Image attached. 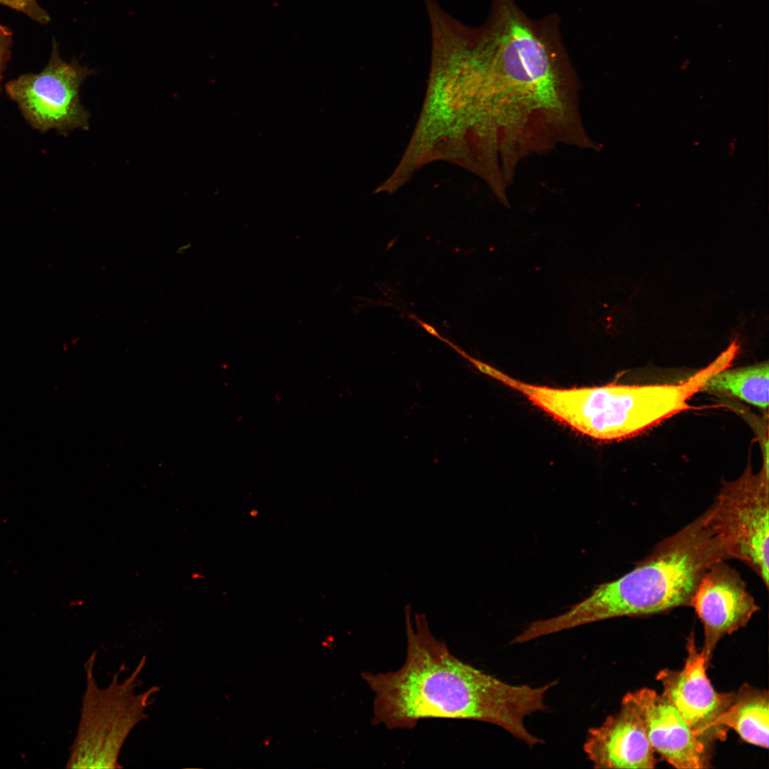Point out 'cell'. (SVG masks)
<instances>
[{
  "label": "cell",
  "mask_w": 769,
  "mask_h": 769,
  "mask_svg": "<svg viewBox=\"0 0 769 769\" xmlns=\"http://www.w3.org/2000/svg\"><path fill=\"white\" fill-rule=\"evenodd\" d=\"M95 73L75 57L63 61L53 40L46 66L40 73L9 81L5 92L33 129L41 133L54 130L66 137L75 130L89 128L90 114L81 103L80 88Z\"/></svg>",
  "instance_id": "5"
},
{
  "label": "cell",
  "mask_w": 769,
  "mask_h": 769,
  "mask_svg": "<svg viewBox=\"0 0 769 769\" xmlns=\"http://www.w3.org/2000/svg\"><path fill=\"white\" fill-rule=\"evenodd\" d=\"M0 4L20 11L38 23L46 24L50 16L37 0H0Z\"/></svg>",
  "instance_id": "12"
},
{
  "label": "cell",
  "mask_w": 769,
  "mask_h": 769,
  "mask_svg": "<svg viewBox=\"0 0 769 769\" xmlns=\"http://www.w3.org/2000/svg\"><path fill=\"white\" fill-rule=\"evenodd\" d=\"M13 34L6 26L0 24V90L3 73L10 61Z\"/></svg>",
  "instance_id": "13"
},
{
  "label": "cell",
  "mask_w": 769,
  "mask_h": 769,
  "mask_svg": "<svg viewBox=\"0 0 769 769\" xmlns=\"http://www.w3.org/2000/svg\"><path fill=\"white\" fill-rule=\"evenodd\" d=\"M704 631L701 652L708 666L721 638L745 627L759 610L739 573L725 561L712 565L691 601Z\"/></svg>",
  "instance_id": "7"
},
{
  "label": "cell",
  "mask_w": 769,
  "mask_h": 769,
  "mask_svg": "<svg viewBox=\"0 0 769 769\" xmlns=\"http://www.w3.org/2000/svg\"><path fill=\"white\" fill-rule=\"evenodd\" d=\"M687 657L681 670L664 669L656 675L663 694L674 704L694 734L707 746L726 738L728 729L719 718L732 702L735 692L715 690L706 674L708 666L691 633L687 638Z\"/></svg>",
  "instance_id": "6"
},
{
  "label": "cell",
  "mask_w": 769,
  "mask_h": 769,
  "mask_svg": "<svg viewBox=\"0 0 769 769\" xmlns=\"http://www.w3.org/2000/svg\"><path fill=\"white\" fill-rule=\"evenodd\" d=\"M96 652L85 664L86 686L83 696L77 733L70 748L66 768H119V756L127 737L141 721L146 709L159 691L156 686L138 694L139 678L146 664L143 656L132 674L122 681V664L105 688H100L93 674Z\"/></svg>",
  "instance_id": "3"
},
{
  "label": "cell",
  "mask_w": 769,
  "mask_h": 769,
  "mask_svg": "<svg viewBox=\"0 0 769 769\" xmlns=\"http://www.w3.org/2000/svg\"><path fill=\"white\" fill-rule=\"evenodd\" d=\"M583 750L594 768H654V751L634 706L624 698L618 711L587 731Z\"/></svg>",
  "instance_id": "9"
},
{
  "label": "cell",
  "mask_w": 769,
  "mask_h": 769,
  "mask_svg": "<svg viewBox=\"0 0 769 769\" xmlns=\"http://www.w3.org/2000/svg\"><path fill=\"white\" fill-rule=\"evenodd\" d=\"M726 560L702 513L657 543L623 576L600 585L565 612L536 621L535 632L543 637L608 619L649 616L690 606L703 575Z\"/></svg>",
  "instance_id": "2"
},
{
  "label": "cell",
  "mask_w": 769,
  "mask_h": 769,
  "mask_svg": "<svg viewBox=\"0 0 769 769\" xmlns=\"http://www.w3.org/2000/svg\"><path fill=\"white\" fill-rule=\"evenodd\" d=\"M410 318H412L414 320L417 321L419 324V325L421 327H422L427 333H429L431 335L434 336L435 338H438L441 341H444V338L443 337H441V335H440V334L437 332V330L433 326L430 325L428 323H426L423 322L422 320H421L418 318L415 317L414 315H410Z\"/></svg>",
  "instance_id": "14"
},
{
  "label": "cell",
  "mask_w": 769,
  "mask_h": 769,
  "mask_svg": "<svg viewBox=\"0 0 769 769\" xmlns=\"http://www.w3.org/2000/svg\"><path fill=\"white\" fill-rule=\"evenodd\" d=\"M623 698L635 708L654 753L676 768L711 767V748L694 734L663 694L643 688Z\"/></svg>",
  "instance_id": "8"
},
{
  "label": "cell",
  "mask_w": 769,
  "mask_h": 769,
  "mask_svg": "<svg viewBox=\"0 0 769 769\" xmlns=\"http://www.w3.org/2000/svg\"><path fill=\"white\" fill-rule=\"evenodd\" d=\"M769 471L763 462L754 472L748 462L742 475L724 481L705 521L728 559L750 567L768 587Z\"/></svg>",
  "instance_id": "4"
},
{
  "label": "cell",
  "mask_w": 769,
  "mask_h": 769,
  "mask_svg": "<svg viewBox=\"0 0 769 769\" xmlns=\"http://www.w3.org/2000/svg\"><path fill=\"white\" fill-rule=\"evenodd\" d=\"M736 145H737V138L734 137L731 140V141H730V142L728 144V154L729 157H732L735 154V152H736Z\"/></svg>",
  "instance_id": "15"
},
{
  "label": "cell",
  "mask_w": 769,
  "mask_h": 769,
  "mask_svg": "<svg viewBox=\"0 0 769 769\" xmlns=\"http://www.w3.org/2000/svg\"><path fill=\"white\" fill-rule=\"evenodd\" d=\"M768 390L769 365L766 360L753 365L721 370L705 382L701 392L738 399L768 413Z\"/></svg>",
  "instance_id": "11"
},
{
  "label": "cell",
  "mask_w": 769,
  "mask_h": 769,
  "mask_svg": "<svg viewBox=\"0 0 769 769\" xmlns=\"http://www.w3.org/2000/svg\"><path fill=\"white\" fill-rule=\"evenodd\" d=\"M719 724L734 730L746 742L768 748L769 698L766 690L743 685L718 721Z\"/></svg>",
  "instance_id": "10"
},
{
  "label": "cell",
  "mask_w": 769,
  "mask_h": 769,
  "mask_svg": "<svg viewBox=\"0 0 769 769\" xmlns=\"http://www.w3.org/2000/svg\"><path fill=\"white\" fill-rule=\"evenodd\" d=\"M406 613L407 654L393 672L364 671L372 693V723L387 729H411L424 718L478 721L501 727L533 748L543 743L525 724L545 711L546 692L555 684L512 685L456 657L431 632L424 615L412 622Z\"/></svg>",
  "instance_id": "1"
}]
</instances>
